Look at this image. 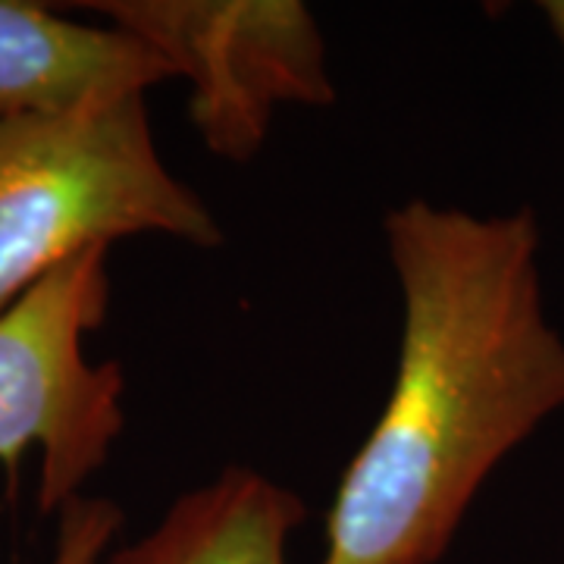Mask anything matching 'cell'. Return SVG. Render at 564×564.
I'll use <instances>...</instances> for the list:
<instances>
[{
  "label": "cell",
  "instance_id": "6da1fadb",
  "mask_svg": "<svg viewBox=\"0 0 564 564\" xmlns=\"http://www.w3.org/2000/svg\"><path fill=\"white\" fill-rule=\"evenodd\" d=\"M402 345L380 421L345 467L321 564H436L489 474L564 408L530 207L386 214Z\"/></svg>",
  "mask_w": 564,
  "mask_h": 564
},
{
  "label": "cell",
  "instance_id": "7a4b0ae2",
  "mask_svg": "<svg viewBox=\"0 0 564 564\" xmlns=\"http://www.w3.org/2000/svg\"><path fill=\"white\" fill-rule=\"evenodd\" d=\"M141 232L223 245L210 207L166 170L144 95L0 120V314L82 251Z\"/></svg>",
  "mask_w": 564,
  "mask_h": 564
},
{
  "label": "cell",
  "instance_id": "3957f363",
  "mask_svg": "<svg viewBox=\"0 0 564 564\" xmlns=\"http://www.w3.org/2000/svg\"><path fill=\"white\" fill-rule=\"evenodd\" d=\"M107 251H82L0 314V462L17 486L25 452L39 448L44 514L79 496L126 426L120 364L85 355L110 304Z\"/></svg>",
  "mask_w": 564,
  "mask_h": 564
},
{
  "label": "cell",
  "instance_id": "277c9868",
  "mask_svg": "<svg viewBox=\"0 0 564 564\" xmlns=\"http://www.w3.org/2000/svg\"><path fill=\"white\" fill-rule=\"evenodd\" d=\"M79 10L151 44L188 79V117L223 161H251L280 104L336 98L317 20L299 0H98Z\"/></svg>",
  "mask_w": 564,
  "mask_h": 564
},
{
  "label": "cell",
  "instance_id": "5b68a950",
  "mask_svg": "<svg viewBox=\"0 0 564 564\" xmlns=\"http://www.w3.org/2000/svg\"><path fill=\"white\" fill-rule=\"evenodd\" d=\"M161 54L117 25L98 29L25 0H0V120L144 95L170 79Z\"/></svg>",
  "mask_w": 564,
  "mask_h": 564
},
{
  "label": "cell",
  "instance_id": "8992f818",
  "mask_svg": "<svg viewBox=\"0 0 564 564\" xmlns=\"http://www.w3.org/2000/svg\"><path fill=\"white\" fill-rule=\"evenodd\" d=\"M304 514L289 486L236 464L182 492L151 533L101 564H289L285 545Z\"/></svg>",
  "mask_w": 564,
  "mask_h": 564
},
{
  "label": "cell",
  "instance_id": "52a82bcc",
  "mask_svg": "<svg viewBox=\"0 0 564 564\" xmlns=\"http://www.w3.org/2000/svg\"><path fill=\"white\" fill-rule=\"evenodd\" d=\"M57 552L51 564H101L120 533V505L98 496H76L57 511Z\"/></svg>",
  "mask_w": 564,
  "mask_h": 564
},
{
  "label": "cell",
  "instance_id": "ba28073f",
  "mask_svg": "<svg viewBox=\"0 0 564 564\" xmlns=\"http://www.w3.org/2000/svg\"><path fill=\"white\" fill-rule=\"evenodd\" d=\"M540 10H543L549 29L555 32V39L562 41L564 47V0H545V3H540Z\"/></svg>",
  "mask_w": 564,
  "mask_h": 564
}]
</instances>
